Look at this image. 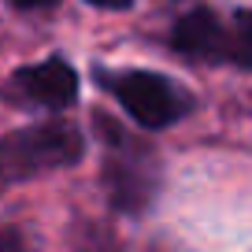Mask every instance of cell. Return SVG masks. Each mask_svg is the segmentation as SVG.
Listing matches in <instances>:
<instances>
[{
    "instance_id": "cell-1",
    "label": "cell",
    "mask_w": 252,
    "mask_h": 252,
    "mask_svg": "<svg viewBox=\"0 0 252 252\" xmlns=\"http://www.w3.org/2000/svg\"><path fill=\"white\" fill-rule=\"evenodd\" d=\"M82 159V134L71 123H41L0 141V189Z\"/></svg>"
},
{
    "instance_id": "cell-2",
    "label": "cell",
    "mask_w": 252,
    "mask_h": 252,
    "mask_svg": "<svg viewBox=\"0 0 252 252\" xmlns=\"http://www.w3.org/2000/svg\"><path fill=\"white\" fill-rule=\"evenodd\" d=\"M108 86H111V93L119 96V104H123L141 126H149V130L171 126L189 111V96L182 93L174 82H167L163 74L126 71V74H115Z\"/></svg>"
},
{
    "instance_id": "cell-3",
    "label": "cell",
    "mask_w": 252,
    "mask_h": 252,
    "mask_svg": "<svg viewBox=\"0 0 252 252\" xmlns=\"http://www.w3.org/2000/svg\"><path fill=\"white\" fill-rule=\"evenodd\" d=\"M11 96L26 104H41V108H67L78 96V74L71 71V63L63 60H45L23 67L11 78Z\"/></svg>"
},
{
    "instance_id": "cell-4",
    "label": "cell",
    "mask_w": 252,
    "mask_h": 252,
    "mask_svg": "<svg viewBox=\"0 0 252 252\" xmlns=\"http://www.w3.org/2000/svg\"><path fill=\"white\" fill-rule=\"evenodd\" d=\"M174 52L189 56V60H226L230 56V30L215 19V11L193 8L174 23L171 33Z\"/></svg>"
},
{
    "instance_id": "cell-5",
    "label": "cell",
    "mask_w": 252,
    "mask_h": 252,
    "mask_svg": "<svg viewBox=\"0 0 252 252\" xmlns=\"http://www.w3.org/2000/svg\"><path fill=\"white\" fill-rule=\"evenodd\" d=\"M134 137H115V156L108 159V189L119 208L137 212L152 193V171H145L141 163H134Z\"/></svg>"
},
{
    "instance_id": "cell-6",
    "label": "cell",
    "mask_w": 252,
    "mask_h": 252,
    "mask_svg": "<svg viewBox=\"0 0 252 252\" xmlns=\"http://www.w3.org/2000/svg\"><path fill=\"white\" fill-rule=\"evenodd\" d=\"M226 60L252 67V11H241L234 19V26H230V56Z\"/></svg>"
},
{
    "instance_id": "cell-7",
    "label": "cell",
    "mask_w": 252,
    "mask_h": 252,
    "mask_svg": "<svg viewBox=\"0 0 252 252\" xmlns=\"http://www.w3.org/2000/svg\"><path fill=\"white\" fill-rule=\"evenodd\" d=\"M0 252H26V241L15 226H0Z\"/></svg>"
},
{
    "instance_id": "cell-8",
    "label": "cell",
    "mask_w": 252,
    "mask_h": 252,
    "mask_svg": "<svg viewBox=\"0 0 252 252\" xmlns=\"http://www.w3.org/2000/svg\"><path fill=\"white\" fill-rule=\"evenodd\" d=\"M15 8H48V4H56V0H11Z\"/></svg>"
},
{
    "instance_id": "cell-9",
    "label": "cell",
    "mask_w": 252,
    "mask_h": 252,
    "mask_svg": "<svg viewBox=\"0 0 252 252\" xmlns=\"http://www.w3.org/2000/svg\"><path fill=\"white\" fill-rule=\"evenodd\" d=\"M96 8H130V0H89Z\"/></svg>"
}]
</instances>
